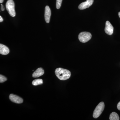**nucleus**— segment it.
Masks as SVG:
<instances>
[{"mask_svg": "<svg viewBox=\"0 0 120 120\" xmlns=\"http://www.w3.org/2000/svg\"><path fill=\"white\" fill-rule=\"evenodd\" d=\"M4 19H3V18L1 16H0V22H3Z\"/></svg>", "mask_w": 120, "mask_h": 120, "instance_id": "f3484780", "label": "nucleus"}, {"mask_svg": "<svg viewBox=\"0 0 120 120\" xmlns=\"http://www.w3.org/2000/svg\"><path fill=\"white\" fill-rule=\"evenodd\" d=\"M9 98L11 101L14 103L20 104L23 102V99L22 98L12 94H11L10 95Z\"/></svg>", "mask_w": 120, "mask_h": 120, "instance_id": "0eeeda50", "label": "nucleus"}, {"mask_svg": "<svg viewBox=\"0 0 120 120\" xmlns=\"http://www.w3.org/2000/svg\"><path fill=\"white\" fill-rule=\"evenodd\" d=\"M113 27L109 21H106L105 23V32L109 35H112L113 33Z\"/></svg>", "mask_w": 120, "mask_h": 120, "instance_id": "423d86ee", "label": "nucleus"}, {"mask_svg": "<svg viewBox=\"0 0 120 120\" xmlns=\"http://www.w3.org/2000/svg\"><path fill=\"white\" fill-rule=\"evenodd\" d=\"M43 83V80L41 79H35L33 80L32 84L34 86H37L39 85H41Z\"/></svg>", "mask_w": 120, "mask_h": 120, "instance_id": "f8f14e48", "label": "nucleus"}, {"mask_svg": "<svg viewBox=\"0 0 120 120\" xmlns=\"http://www.w3.org/2000/svg\"><path fill=\"white\" fill-rule=\"evenodd\" d=\"M62 0H56V8L57 9H59L61 6Z\"/></svg>", "mask_w": 120, "mask_h": 120, "instance_id": "ddd939ff", "label": "nucleus"}, {"mask_svg": "<svg viewBox=\"0 0 120 120\" xmlns=\"http://www.w3.org/2000/svg\"><path fill=\"white\" fill-rule=\"evenodd\" d=\"M1 11H4V6H3V5H2V4H1Z\"/></svg>", "mask_w": 120, "mask_h": 120, "instance_id": "dca6fc26", "label": "nucleus"}, {"mask_svg": "<svg viewBox=\"0 0 120 120\" xmlns=\"http://www.w3.org/2000/svg\"><path fill=\"white\" fill-rule=\"evenodd\" d=\"M44 74V70L42 68H39L33 73L32 77L34 78H37L42 75Z\"/></svg>", "mask_w": 120, "mask_h": 120, "instance_id": "9d476101", "label": "nucleus"}, {"mask_svg": "<svg viewBox=\"0 0 120 120\" xmlns=\"http://www.w3.org/2000/svg\"><path fill=\"white\" fill-rule=\"evenodd\" d=\"M117 108L119 110H120V101L117 104Z\"/></svg>", "mask_w": 120, "mask_h": 120, "instance_id": "2eb2a0df", "label": "nucleus"}, {"mask_svg": "<svg viewBox=\"0 0 120 120\" xmlns=\"http://www.w3.org/2000/svg\"><path fill=\"white\" fill-rule=\"evenodd\" d=\"M7 80V78L4 76L2 75H0V82H4Z\"/></svg>", "mask_w": 120, "mask_h": 120, "instance_id": "4468645a", "label": "nucleus"}, {"mask_svg": "<svg viewBox=\"0 0 120 120\" xmlns=\"http://www.w3.org/2000/svg\"><path fill=\"white\" fill-rule=\"evenodd\" d=\"M118 15H119V17H120V12L118 13Z\"/></svg>", "mask_w": 120, "mask_h": 120, "instance_id": "6ab92c4d", "label": "nucleus"}, {"mask_svg": "<svg viewBox=\"0 0 120 120\" xmlns=\"http://www.w3.org/2000/svg\"><path fill=\"white\" fill-rule=\"evenodd\" d=\"M7 11L12 17L15 16L16 13L15 10V3L13 0H8L6 4Z\"/></svg>", "mask_w": 120, "mask_h": 120, "instance_id": "f03ea898", "label": "nucleus"}, {"mask_svg": "<svg viewBox=\"0 0 120 120\" xmlns=\"http://www.w3.org/2000/svg\"><path fill=\"white\" fill-rule=\"evenodd\" d=\"M105 105L103 102H100L97 106L93 113V116L95 118L99 117L103 112Z\"/></svg>", "mask_w": 120, "mask_h": 120, "instance_id": "7ed1b4c3", "label": "nucleus"}, {"mask_svg": "<svg viewBox=\"0 0 120 120\" xmlns=\"http://www.w3.org/2000/svg\"><path fill=\"white\" fill-rule=\"evenodd\" d=\"M91 37L92 35L90 32H83L80 33L79 34V39L81 42L86 43L90 41Z\"/></svg>", "mask_w": 120, "mask_h": 120, "instance_id": "20e7f679", "label": "nucleus"}, {"mask_svg": "<svg viewBox=\"0 0 120 120\" xmlns=\"http://www.w3.org/2000/svg\"><path fill=\"white\" fill-rule=\"evenodd\" d=\"M94 0H86V1L82 2L79 5V8L80 10H83L89 8L94 2Z\"/></svg>", "mask_w": 120, "mask_h": 120, "instance_id": "39448f33", "label": "nucleus"}, {"mask_svg": "<svg viewBox=\"0 0 120 120\" xmlns=\"http://www.w3.org/2000/svg\"><path fill=\"white\" fill-rule=\"evenodd\" d=\"M110 120H119L120 117L118 114L115 112H113L110 114L109 116Z\"/></svg>", "mask_w": 120, "mask_h": 120, "instance_id": "9b49d317", "label": "nucleus"}, {"mask_svg": "<svg viewBox=\"0 0 120 120\" xmlns=\"http://www.w3.org/2000/svg\"><path fill=\"white\" fill-rule=\"evenodd\" d=\"M55 73L58 79L62 80L68 79L71 77V75L70 71L62 68H58L56 69Z\"/></svg>", "mask_w": 120, "mask_h": 120, "instance_id": "f257e3e1", "label": "nucleus"}, {"mask_svg": "<svg viewBox=\"0 0 120 120\" xmlns=\"http://www.w3.org/2000/svg\"><path fill=\"white\" fill-rule=\"evenodd\" d=\"M9 52V50L8 47L2 44H0V53L2 55H6Z\"/></svg>", "mask_w": 120, "mask_h": 120, "instance_id": "1a4fd4ad", "label": "nucleus"}, {"mask_svg": "<svg viewBox=\"0 0 120 120\" xmlns=\"http://www.w3.org/2000/svg\"><path fill=\"white\" fill-rule=\"evenodd\" d=\"M51 15V11L50 8L48 6H46L45 9V19L47 23H49L50 22V16Z\"/></svg>", "mask_w": 120, "mask_h": 120, "instance_id": "6e6552de", "label": "nucleus"}, {"mask_svg": "<svg viewBox=\"0 0 120 120\" xmlns=\"http://www.w3.org/2000/svg\"><path fill=\"white\" fill-rule=\"evenodd\" d=\"M4 0H0V3H2L4 2Z\"/></svg>", "mask_w": 120, "mask_h": 120, "instance_id": "a211bd4d", "label": "nucleus"}]
</instances>
